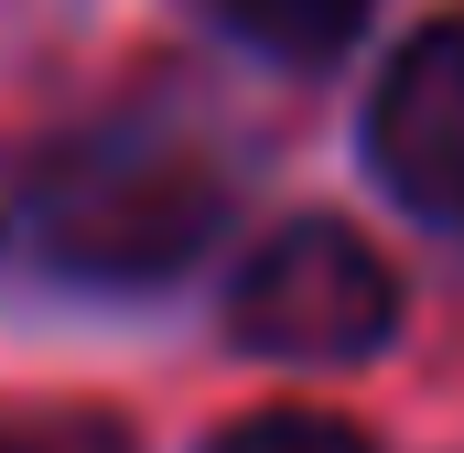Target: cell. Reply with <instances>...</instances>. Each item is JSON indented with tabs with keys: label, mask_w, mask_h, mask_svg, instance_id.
Here are the masks:
<instances>
[{
	"label": "cell",
	"mask_w": 464,
	"mask_h": 453,
	"mask_svg": "<svg viewBox=\"0 0 464 453\" xmlns=\"http://www.w3.org/2000/svg\"><path fill=\"white\" fill-rule=\"evenodd\" d=\"M217 206H227V184L195 151L109 130V140L54 151L11 195V248L65 270V281H162V270H184L206 248Z\"/></svg>",
	"instance_id": "obj_1"
},
{
	"label": "cell",
	"mask_w": 464,
	"mask_h": 453,
	"mask_svg": "<svg viewBox=\"0 0 464 453\" xmlns=\"http://www.w3.org/2000/svg\"><path fill=\"white\" fill-rule=\"evenodd\" d=\"M237 345H259V356H281V367H346L367 345H389L400 324V281H389V259L335 217H292L270 226L259 248H248V270H237Z\"/></svg>",
	"instance_id": "obj_2"
},
{
	"label": "cell",
	"mask_w": 464,
	"mask_h": 453,
	"mask_svg": "<svg viewBox=\"0 0 464 453\" xmlns=\"http://www.w3.org/2000/svg\"><path fill=\"white\" fill-rule=\"evenodd\" d=\"M367 151L411 217L464 237V22H421L389 54L378 109H367Z\"/></svg>",
	"instance_id": "obj_3"
},
{
	"label": "cell",
	"mask_w": 464,
	"mask_h": 453,
	"mask_svg": "<svg viewBox=\"0 0 464 453\" xmlns=\"http://www.w3.org/2000/svg\"><path fill=\"white\" fill-rule=\"evenodd\" d=\"M248 43H270V54H335L356 22H367V0H217Z\"/></svg>",
	"instance_id": "obj_4"
},
{
	"label": "cell",
	"mask_w": 464,
	"mask_h": 453,
	"mask_svg": "<svg viewBox=\"0 0 464 453\" xmlns=\"http://www.w3.org/2000/svg\"><path fill=\"white\" fill-rule=\"evenodd\" d=\"M206 453H367L346 421H324V410H259V421H237L217 432Z\"/></svg>",
	"instance_id": "obj_5"
},
{
	"label": "cell",
	"mask_w": 464,
	"mask_h": 453,
	"mask_svg": "<svg viewBox=\"0 0 464 453\" xmlns=\"http://www.w3.org/2000/svg\"><path fill=\"white\" fill-rule=\"evenodd\" d=\"M0 453H44V443H22V432H0Z\"/></svg>",
	"instance_id": "obj_6"
}]
</instances>
